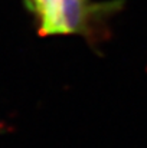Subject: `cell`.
<instances>
[{"mask_svg": "<svg viewBox=\"0 0 147 148\" xmlns=\"http://www.w3.org/2000/svg\"><path fill=\"white\" fill-rule=\"evenodd\" d=\"M26 3L42 36L85 35L108 7L92 0H26Z\"/></svg>", "mask_w": 147, "mask_h": 148, "instance_id": "cell-1", "label": "cell"}]
</instances>
